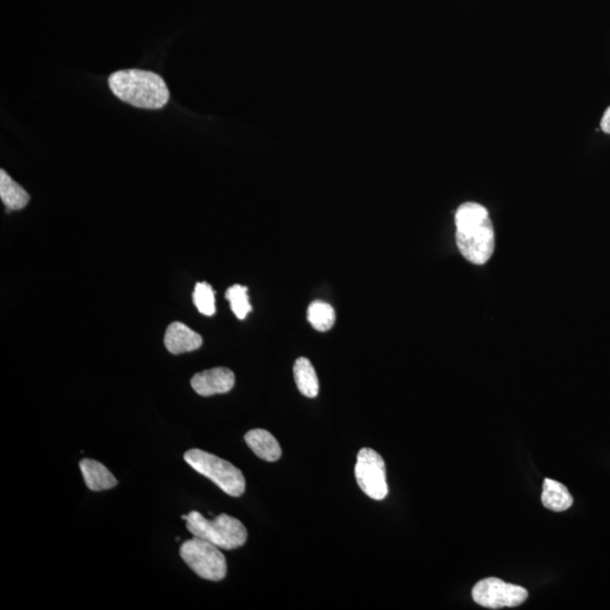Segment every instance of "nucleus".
I'll return each instance as SVG.
<instances>
[{
	"instance_id": "8",
	"label": "nucleus",
	"mask_w": 610,
	"mask_h": 610,
	"mask_svg": "<svg viewBox=\"0 0 610 610\" xmlns=\"http://www.w3.org/2000/svg\"><path fill=\"white\" fill-rule=\"evenodd\" d=\"M236 384V375L227 368H214L203 371L191 379V387L198 395L210 397L219 393H228Z\"/></svg>"
},
{
	"instance_id": "9",
	"label": "nucleus",
	"mask_w": 610,
	"mask_h": 610,
	"mask_svg": "<svg viewBox=\"0 0 610 610\" xmlns=\"http://www.w3.org/2000/svg\"><path fill=\"white\" fill-rule=\"evenodd\" d=\"M164 345L171 354L179 355L200 349L203 338L185 323L176 321L168 327Z\"/></svg>"
},
{
	"instance_id": "4",
	"label": "nucleus",
	"mask_w": 610,
	"mask_h": 610,
	"mask_svg": "<svg viewBox=\"0 0 610 610\" xmlns=\"http://www.w3.org/2000/svg\"><path fill=\"white\" fill-rule=\"evenodd\" d=\"M183 458L191 468L215 483L228 495L239 497L246 491V478L242 472L227 460L199 449L188 450Z\"/></svg>"
},
{
	"instance_id": "11",
	"label": "nucleus",
	"mask_w": 610,
	"mask_h": 610,
	"mask_svg": "<svg viewBox=\"0 0 610 610\" xmlns=\"http://www.w3.org/2000/svg\"><path fill=\"white\" fill-rule=\"evenodd\" d=\"M244 441L248 447L265 462L274 463L281 457V448L273 435L269 431L255 429L249 431L244 435Z\"/></svg>"
},
{
	"instance_id": "17",
	"label": "nucleus",
	"mask_w": 610,
	"mask_h": 610,
	"mask_svg": "<svg viewBox=\"0 0 610 610\" xmlns=\"http://www.w3.org/2000/svg\"><path fill=\"white\" fill-rule=\"evenodd\" d=\"M192 299H194L196 308L201 314L208 317L214 316L216 311L215 293L212 286L208 283H197Z\"/></svg>"
},
{
	"instance_id": "2",
	"label": "nucleus",
	"mask_w": 610,
	"mask_h": 610,
	"mask_svg": "<svg viewBox=\"0 0 610 610\" xmlns=\"http://www.w3.org/2000/svg\"><path fill=\"white\" fill-rule=\"evenodd\" d=\"M107 83L117 97L140 109H161L170 100L164 79L147 70H119L111 75Z\"/></svg>"
},
{
	"instance_id": "18",
	"label": "nucleus",
	"mask_w": 610,
	"mask_h": 610,
	"mask_svg": "<svg viewBox=\"0 0 610 610\" xmlns=\"http://www.w3.org/2000/svg\"><path fill=\"white\" fill-rule=\"evenodd\" d=\"M600 128H602L604 133L610 134V107L605 111L603 119L600 121Z\"/></svg>"
},
{
	"instance_id": "15",
	"label": "nucleus",
	"mask_w": 610,
	"mask_h": 610,
	"mask_svg": "<svg viewBox=\"0 0 610 610\" xmlns=\"http://www.w3.org/2000/svg\"><path fill=\"white\" fill-rule=\"evenodd\" d=\"M308 320L318 331L330 330L336 321L335 310L326 302L314 301L308 309Z\"/></svg>"
},
{
	"instance_id": "7",
	"label": "nucleus",
	"mask_w": 610,
	"mask_h": 610,
	"mask_svg": "<svg viewBox=\"0 0 610 610\" xmlns=\"http://www.w3.org/2000/svg\"><path fill=\"white\" fill-rule=\"evenodd\" d=\"M473 602L488 609L518 607L528 599V591L524 586L506 584L497 578L483 579L472 591Z\"/></svg>"
},
{
	"instance_id": "3",
	"label": "nucleus",
	"mask_w": 610,
	"mask_h": 610,
	"mask_svg": "<svg viewBox=\"0 0 610 610\" xmlns=\"http://www.w3.org/2000/svg\"><path fill=\"white\" fill-rule=\"evenodd\" d=\"M181 518L187 521V529L195 537L205 539L225 551L241 547L247 542V528L240 520L231 515L223 513L213 520H208L197 511H191L189 514L182 515Z\"/></svg>"
},
{
	"instance_id": "16",
	"label": "nucleus",
	"mask_w": 610,
	"mask_h": 610,
	"mask_svg": "<svg viewBox=\"0 0 610 610\" xmlns=\"http://www.w3.org/2000/svg\"><path fill=\"white\" fill-rule=\"evenodd\" d=\"M234 314L243 320L249 312H251V304L249 302L248 289L242 285H233L225 293Z\"/></svg>"
},
{
	"instance_id": "6",
	"label": "nucleus",
	"mask_w": 610,
	"mask_h": 610,
	"mask_svg": "<svg viewBox=\"0 0 610 610\" xmlns=\"http://www.w3.org/2000/svg\"><path fill=\"white\" fill-rule=\"evenodd\" d=\"M355 477L361 490L370 499L377 501L386 499L389 493L386 463L373 449L360 450L358 462L355 464Z\"/></svg>"
},
{
	"instance_id": "14",
	"label": "nucleus",
	"mask_w": 610,
	"mask_h": 610,
	"mask_svg": "<svg viewBox=\"0 0 610 610\" xmlns=\"http://www.w3.org/2000/svg\"><path fill=\"white\" fill-rule=\"evenodd\" d=\"M294 379L300 392L308 398H316L319 393V379L313 365L307 358H300L294 364Z\"/></svg>"
},
{
	"instance_id": "10",
	"label": "nucleus",
	"mask_w": 610,
	"mask_h": 610,
	"mask_svg": "<svg viewBox=\"0 0 610 610\" xmlns=\"http://www.w3.org/2000/svg\"><path fill=\"white\" fill-rule=\"evenodd\" d=\"M84 482L91 491L100 492L111 490L118 484V481L105 464L93 459H83L79 462Z\"/></svg>"
},
{
	"instance_id": "1",
	"label": "nucleus",
	"mask_w": 610,
	"mask_h": 610,
	"mask_svg": "<svg viewBox=\"0 0 610 610\" xmlns=\"http://www.w3.org/2000/svg\"><path fill=\"white\" fill-rule=\"evenodd\" d=\"M459 251L469 262L484 265L495 249L494 228L484 206L464 203L454 216Z\"/></svg>"
},
{
	"instance_id": "5",
	"label": "nucleus",
	"mask_w": 610,
	"mask_h": 610,
	"mask_svg": "<svg viewBox=\"0 0 610 610\" xmlns=\"http://www.w3.org/2000/svg\"><path fill=\"white\" fill-rule=\"evenodd\" d=\"M180 556L201 579L220 581L227 576V558L220 548L199 537L182 544Z\"/></svg>"
},
{
	"instance_id": "12",
	"label": "nucleus",
	"mask_w": 610,
	"mask_h": 610,
	"mask_svg": "<svg viewBox=\"0 0 610 610\" xmlns=\"http://www.w3.org/2000/svg\"><path fill=\"white\" fill-rule=\"evenodd\" d=\"M542 502L546 509L554 513H563L574 504V497L562 483L546 478L544 481Z\"/></svg>"
},
{
	"instance_id": "13",
	"label": "nucleus",
	"mask_w": 610,
	"mask_h": 610,
	"mask_svg": "<svg viewBox=\"0 0 610 610\" xmlns=\"http://www.w3.org/2000/svg\"><path fill=\"white\" fill-rule=\"evenodd\" d=\"M0 198L9 210H20L25 208L30 201V195L7 175L5 170L0 171Z\"/></svg>"
}]
</instances>
